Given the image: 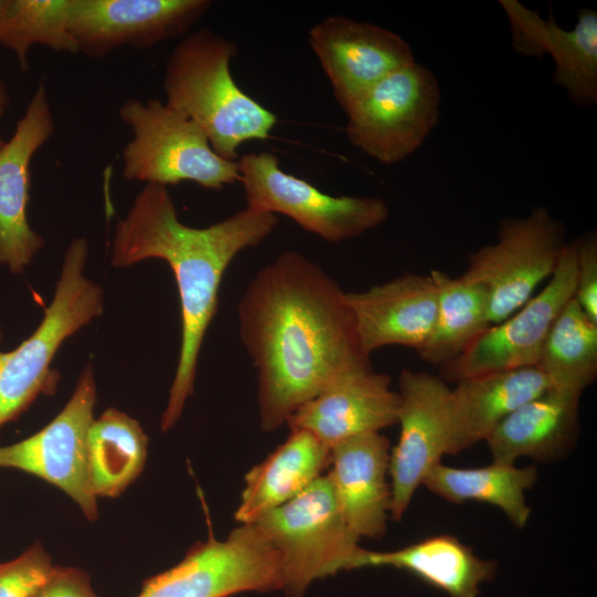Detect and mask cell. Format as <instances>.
<instances>
[{"instance_id":"cell-1","label":"cell","mask_w":597,"mask_h":597,"mask_svg":"<svg viewBox=\"0 0 597 597\" xmlns=\"http://www.w3.org/2000/svg\"><path fill=\"white\" fill-rule=\"evenodd\" d=\"M345 293L316 262L293 250L249 282L238 321L258 369L264 432L286 423L337 377L373 369Z\"/></svg>"},{"instance_id":"cell-2","label":"cell","mask_w":597,"mask_h":597,"mask_svg":"<svg viewBox=\"0 0 597 597\" xmlns=\"http://www.w3.org/2000/svg\"><path fill=\"white\" fill-rule=\"evenodd\" d=\"M276 216L244 208L205 228L182 223L167 187L145 184L115 227L111 264L127 268L164 260L178 289L181 338L176 373L160 429L179 420L192 395L205 335L218 308L222 276L243 250L259 245L275 229Z\"/></svg>"},{"instance_id":"cell-3","label":"cell","mask_w":597,"mask_h":597,"mask_svg":"<svg viewBox=\"0 0 597 597\" xmlns=\"http://www.w3.org/2000/svg\"><path fill=\"white\" fill-rule=\"evenodd\" d=\"M237 48L210 29L184 36L166 63L165 103L193 121L213 150L235 161L240 146L270 137L277 118L234 82L230 63Z\"/></svg>"},{"instance_id":"cell-4","label":"cell","mask_w":597,"mask_h":597,"mask_svg":"<svg viewBox=\"0 0 597 597\" xmlns=\"http://www.w3.org/2000/svg\"><path fill=\"white\" fill-rule=\"evenodd\" d=\"M88 242L75 238L64 253L54 295L36 329L17 348L0 352V427L40 396L53 395L61 375L51 363L70 336L103 313V290L84 275Z\"/></svg>"},{"instance_id":"cell-5","label":"cell","mask_w":597,"mask_h":597,"mask_svg":"<svg viewBox=\"0 0 597 597\" xmlns=\"http://www.w3.org/2000/svg\"><path fill=\"white\" fill-rule=\"evenodd\" d=\"M118 115L133 133L122 151L126 180L211 190L239 181L238 161L220 157L193 121L159 98H128Z\"/></svg>"},{"instance_id":"cell-6","label":"cell","mask_w":597,"mask_h":597,"mask_svg":"<svg viewBox=\"0 0 597 597\" xmlns=\"http://www.w3.org/2000/svg\"><path fill=\"white\" fill-rule=\"evenodd\" d=\"M251 524L277 552L287 597H302L316 579L356 569L360 538L347 524L328 474Z\"/></svg>"},{"instance_id":"cell-7","label":"cell","mask_w":597,"mask_h":597,"mask_svg":"<svg viewBox=\"0 0 597 597\" xmlns=\"http://www.w3.org/2000/svg\"><path fill=\"white\" fill-rule=\"evenodd\" d=\"M566 244L565 226L545 207L500 221L498 241L471 253L461 275L485 290L491 325L515 313L551 279Z\"/></svg>"},{"instance_id":"cell-8","label":"cell","mask_w":597,"mask_h":597,"mask_svg":"<svg viewBox=\"0 0 597 597\" xmlns=\"http://www.w3.org/2000/svg\"><path fill=\"white\" fill-rule=\"evenodd\" d=\"M237 161L248 208L283 214L331 243L357 238L389 217L381 198L325 193L285 172L272 153H250Z\"/></svg>"},{"instance_id":"cell-9","label":"cell","mask_w":597,"mask_h":597,"mask_svg":"<svg viewBox=\"0 0 597 597\" xmlns=\"http://www.w3.org/2000/svg\"><path fill=\"white\" fill-rule=\"evenodd\" d=\"M440 103L436 75L415 62L378 82L354 103L346 112V136L383 164L401 161L436 127Z\"/></svg>"},{"instance_id":"cell-10","label":"cell","mask_w":597,"mask_h":597,"mask_svg":"<svg viewBox=\"0 0 597 597\" xmlns=\"http://www.w3.org/2000/svg\"><path fill=\"white\" fill-rule=\"evenodd\" d=\"M280 557L254 524H241L224 540L212 534L171 568L149 577L137 597H230L282 589Z\"/></svg>"},{"instance_id":"cell-11","label":"cell","mask_w":597,"mask_h":597,"mask_svg":"<svg viewBox=\"0 0 597 597\" xmlns=\"http://www.w3.org/2000/svg\"><path fill=\"white\" fill-rule=\"evenodd\" d=\"M576 239L567 242L545 287L504 321L491 325L461 355L440 366L446 381L537 366L548 332L574 297Z\"/></svg>"},{"instance_id":"cell-12","label":"cell","mask_w":597,"mask_h":597,"mask_svg":"<svg viewBox=\"0 0 597 597\" xmlns=\"http://www.w3.org/2000/svg\"><path fill=\"white\" fill-rule=\"evenodd\" d=\"M96 383L86 366L63 409L41 430L0 447V468L15 469L45 480L65 492L88 521L98 515L87 468V433L94 421Z\"/></svg>"},{"instance_id":"cell-13","label":"cell","mask_w":597,"mask_h":597,"mask_svg":"<svg viewBox=\"0 0 597 597\" xmlns=\"http://www.w3.org/2000/svg\"><path fill=\"white\" fill-rule=\"evenodd\" d=\"M400 426L397 444L390 450L389 515L400 521L429 471L449 454L448 384L426 371L404 369L398 379Z\"/></svg>"},{"instance_id":"cell-14","label":"cell","mask_w":597,"mask_h":597,"mask_svg":"<svg viewBox=\"0 0 597 597\" xmlns=\"http://www.w3.org/2000/svg\"><path fill=\"white\" fill-rule=\"evenodd\" d=\"M209 0H70L78 52L103 59L123 46L150 49L187 35L211 8Z\"/></svg>"},{"instance_id":"cell-15","label":"cell","mask_w":597,"mask_h":597,"mask_svg":"<svg viewBox=\"0 0 597 597\" xmlns=\"http://www.w3.org/2000/svg\"><path fill=\"white\" fill-rule=\"evenodd\" d=\"M308 43L345 113L378 82L416 62L397 33L343 15L314 24Z\"/></svg>"},{"instance_id":"cell-16","label":"cell","mask_w":597,"mask_h":597,"mask_svg":"<svg viewBox=\"0 0 597 597\" xmlns=\"http://www.w3.org/2000/svg\"><path fill=\"white\" fill-rule=\"evenodd\" d=\"M55 124L45 85L39 83L14 133L0 148V263L21 273L44 247L28 222L31 160Z\"/></svg>"},{"instance_id":"cell-17","label":"cell","mask_w":597,"mask_h":597,"mask_svg":"<svg viewBox=\"0 0 597 597\" xmlns=\"http://www.w3.org/2000/svg\"><path fill=\"white\" fill-rule=\"evenodd\" d=\"M388 375L373 369L344 374L286 421L290 430H304L329 449L359 434L380 432L398 420L399 394Z\"/></svg>"},{"instance_id":"cell-18","label":"cell","mask_w":597,"mask_h":597,"mask_svg":"<svg viewBox=\"0 0 597 597\" xmlns=\"http://www.w3.org/2000/svg\"><path fill=\"white\" fill-rule=\"evenodd\" d=\"M511 24L512 46L524 56L549 53L555 63L552 78L580 106L597 102V13L580 9L572 30L543 19L516 0H500Z\"/></svg>"},{"instance_id":"cell-19","label":"cell","mask_w":597,"mask_h":597,"mask_svg":"<svg viewBox=\"0 0 597 597\" xmlns=\"http://www.w3.org/2000/svg\"><path fill=\"white\" fill-rule=\"evenodd\" d=\"M364 350L388 345L420 350L436 320L438 290L430 275L406 273L362 292H346Z\"/></svg>"},{"instance_id":"cell-20","label":"cell","mask_w":597,"mask_h":597,"mask_svg":"<svg viewBox=\"0 0 597 597\" xmlns=\"http://www.w3.org/2000/svg\"><path fill=\"white\" fill-rule=\"evenodd\" d=\"M389 440L370 432L331 448L328 476L344 517L360 537L379 538L387 530L391 489Z\"/></svg>"},{"instance_id":"cell-21","label":"cell","mask_w":597,"mask_h":597,"mask_svg":"<svg viewBox=\"0 0 597 597\" xmlns=\"http://www.w3.org/2000/svg\"><path fill=\"white\" fill-rule=\"evenodd\" d=\"M548 388L545 375L536 366L457 381L447 401L449 454L485 441L510 413Z\"/></svg>"},{"instance_id":"cell-22","label":"cell","mask_w":597,"mask_h":597,"mask_svg":"<svg viewBox=\"0 0 597 597\" xmlns=\"http://www.w3.org/2000/svg\"><path fill=\"white\" fill-rule=\"evenodd\" d=\"M582 395L548 388L510 413L485 439L493 462L521 457L549 462L565 457L579 432Z\"/></svg>"},{"instance_id":"cell-23","label":"cell","mask_w":597,"mask_h":597,"mask_svg":"<svg viewBox=\"0 0 597 597\" xmlns=\"http://www.w3.org/2000/svg\"><path fill=\"white\" fill-rule=\"evenodd\" d=\"M331 449L304 430H291L286 440L244 476L234 517L251 524L291 501L329 467Z\"/></svg>"},{"instance_id":"cell-24","label":"cell","mask_w":597,"mask_h":597,"mask_svg":"<svg viewBox=\"0 0 597 597\" xmlns=\"http://www.w3.org/2000/svg\"><path fill=\"white\" fill-rule=\"evenodd\" d=\"M363 567L404 569L450 597H478L480 585L494 578L498 565L476 556L457 537L443 534L395 551L362 548L356 568Z\"/></svg>"},{"instance_id":"cell-25","label":"cell","mask_w":597,"mask_h":597,"mask_svg":"<svg viewBox=\"0 0 597 597\" xmlns=\"http://www.w3.org/2000/svg\"><path fill=\"white\" fill-rule=\"evenodd\" d=\"M537 481L534 465L493 462L479 468H454L442 462L427 474L422 485L439 498L453 503L468 501L488 503L501 510L509 521L524 528L531 515L525 492Z\"/></svg>"},{"instance_id":"cell-26","label":"cell","mask_w":597,"mask_h":597,"mask_svg":"<svg viewBox=\"0 0 597 597\" xmlns=\"http://www.w3.org/2000/svg\"><path fill=\"white\" fill-rule=\"evenodd\" d=\"M148 438L140 423L125 412L107 408L87 433V468L94 494L119 496L142 473Z\"/></svg>"},{"instance_id":"cell-27","label":"cell","mask_w":597,"mask_h":597,"mask_svg":"<svg viewBox=\"0 0 597 597\" xmlns=\"http://www.w3.org/2000/svg\"><path fill=\"white\" fill-rule=\"evenodd\" d=\"M429 275L438 290L432 332L418 350L420 358L439 367L461 355L490 326L489 296L479 284L440 270Z\"/></svg>"},{"instance_id":"cell-28","label":"cell","mask_w":597,"mask_h":597,"mask_svg":"<svg viewBox=\"0 0 597 597\" xmlns=\"http://www.w3.org/2000/svg\"><path fill=\"white\" fill-rule=\"evenodd\" d=\"M549 388L582 395L597 377V323L573 297L545 339L537 366Z\"/></svg>"},{"instance_id":"cell-29","label":"cell","mask_w":597,"mask_h":597,"mask_svg":"<svg viewBox=\"0 0 597 597\" xmlns=\"http://www.w3.org/2000/svg\"><path fill=\"white\" fill-rule=\"evenodd\" d=\"M0 44L15 54L22 72L30 69L28 56L33 45L77 53L70 25V0H8Z\"/></svg>"},{"instance_id":"cell-30","label":"cell","mask_w":597,"mask_h":597,"mask_svg":"<svg viewBox=\"0 0 597 597\" xmlns=\"http://www.w3.org/2000/svg\"><path fill=\"white\" fill-rule=\"evenodd\" d=\"M53 566L41 543H34L18 557L0 563V597H32Z\"/></svg>"},{"instance_id":"cell-31","label":"cell","mask_w":597,"mask_h":597,"mask_svg":"<svg viewBox=\"0 0 597 597\" xmlns=\"http://www.w3.org/2000/svg\"><path fill=\"white\" fill-rule=\"evenodd\" d=\"M576 283L574 298L597 323V234L591 230L576 238Z\"/></svg>"},{"instance_id":"cell-32","label":"cell","mask_w":597,"mask_h":597,"mask_svg":"<svg viewBox=\"0 0 597 597\" xmlns=\"http://www.w3.org/2000/svg\"><path fill=\"white\" fill-rule=\"evenodd\" d=\"M32 597H101L91 584L84 569L54 565L46 579Z\"/></svg>"},{"instance_id":"cell-33","label":"cell","mask_w":597,"mask_h":597,"mask_svg":"<svg viewBox=\"0 0 597 597\" xmlns=\"http://www.w3.org/2000/svg\"><path fill=\"white\" fill-rule=\"evenodd\" d=\"M10 101L9 92L4 83L0 80V117L4 116L7 113Z\"/></svg>"},{"instance_id":"cell-34","label":"cell","mask_w":597,"mask_h":597,"mask_svg":"<svg viewBox=\"0 0 597 597\" xmlns=\"http://www.w3.org/2000/svg\"><path fill=\"white\" fill-rule=\"evenodd\" d=\"M7 6H8V0H0V28H1V22H2Z\"/></svg>"},{"instance_id":"cell-35","label":"cell","mask_w":597,"mask_h":597,"mask_svg":"<svg viewBox=\"0 0 597 597\" xmlns=\"http://www.w3.org/2000/svg\"><path fill=\"white\" fill-rule=\"evenodd\" d=\"M6 140L0 137V148L4 145Z\"/></svg>"}]
</instances>
